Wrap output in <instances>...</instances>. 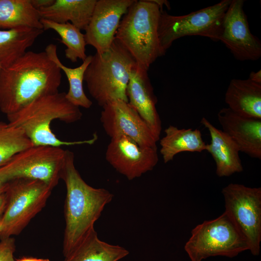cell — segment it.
<instances>
[{
	"mask_svg": "<svg viewBox=\"0 0 261 261\" xmlns=\"http://www.w3.org/2000/svg\"><path fill=\"white\" fill-rule=\"evenodd\" d=\"M61 71L46 53L26 51L0 70V111L14 113L36 99L58 92Z\"/></svg>",
	"mask_w": 261,
	"mask_h": 261,
	"instance_id": "obj_1",
	"label": "cell"
},
{
	"mask_svg": "<svg viewBox=\"0 0 261 261\" xmlns=\"http://www.w3.org/2000/svg\"><path fill=\"white\" fill-rule=\"evenodd\" d=\"M74 158L73 152L67 150L60 176L66 188L63 242L64 257L94 230L95 222L114 197L106 189L88 185L76 169Z\"/></svg>",
	"mask_w": 261,
	"mask_h": 261,
	"instance_id": "obj_2",
	"label": "cell"
},
{
	"mask_svg": "<svg viewBox=\"0 0 261 261\" xmlns=\"http://www.w3.org/2000/svg\"><path fill=\"white\" fill-rule=\"evenodd\" d=\"M83 114L79 107L70 102L65 92L44 95L33 100L18 111L7 115L8 123L20 128L34 145L55 147L93 144L98 136L76 141L59 139L50 128L56 119L70 124L80 120Z\"/></svg>",
	"mask_w": 261,
	"mask_h": 261,
	"instance_id": "obj_3",
	"label": "cell"
},
{
	"mask_svg": "<svg viewBox=\"0 0 261 261\" xmlns=\"http://www.w3.org/2000/svg\"><path fill=\"white\" fill-rule=\"evenodd\" d=\"M136 64L131 54L116 38L107 51L92 55L84 81L99 105L102 107L117 100L128 102L127 87L131 70Z\"/></svg>",
	"mask_w": 261,
	"mask_h": 261,
	"instance_id": "obj_4",
	"label": "cell"
},
{
	"mask_svg": "<svg viewBox=\"0 0 261 261\" xmlns=\"http://www.w3.org/2000/svg\"><path fill=\"white\" fill-rule=\"evenodd\" d=\"M161 12L150 0H136L122 17L115 35L136 63L147 70L161 57L158 33Z\"/></svg>",
	"mask_w": 261,
	"mask_h": 261,
	"instance_id": "obj_5",
	"label": "cell"
},
{
	"mask_svg": "<svg viewBox=\"0 0 261 261\" xmlns=\"http://www.w3.org/2000/svg\"><path fill=\"white\" fill-rule=\"evenodd\" d=\"M184 248L191 261H202L216 256L234 257L249 250V245L233 219L224 212L193 229Z\"/></svg>",
	"mask_w": 261,
	"mask_h": 261,
	"instance_id": "obj_6",
	"label": "cell"
},
{
	"mask_svg": "<svg viewBox=\"0 0 261 261\" xmlns=\"http://www.w3.org/2000/svg\"><path fill=\"white\" fill-rule=\"evenodd\" d=\"M231 1L222 0L182 15L161 11L158 30L161 56L165 55L174 41L186 36L199 35L219 41L223 19Z\"/></svg>",
	"mask_w": 261,
	"mask_h": 261,
	"instance_id": "obj_7",
	"label": "cell"
},
{
	"mask_svg": "<svg viewBox=\"0 0 261 261\" xmlns=\"http://www.w3.org/2000/svg\"><path fill=\"white\" fill-rule=\"evenodd\" d=\"M52 189L38 180L18 178L8 182L6 207L0 219V240L20 234L45 206Z\"/></svg>",
	"mask_w": 261,
	"mask_h": 261,
	"instance_id": "obj_8",
	"label": "cell"
},
{
	"mask_svg": "<svg viewBox=\"0 0 261 261\" xmlns=\"http://www.w3.org/2000/svg\"><path fill=\"white\" fill-rule=\"evenodd\" d=\"M66 152L60 147L33 145L0 167V179L4 182L18 178L38 180L53 189L60 179Z\"/></svg>",
	"mask_w": 261,
	"mask_h": 261,
	"instance_id": "obj_9",
	"label": "cell"
},
{
	"mask_svg": "<svg viewBox=\"0 0 261 261\" xmlns=\"http://www.w3.org/2000/svg\"><path fill=\"white\" fill-rule=\"evenodd\" d=\"M225 212L246 239L249 250L259 255L261 241V188L230 183L222 190Z\"/></svg>",
	"mask_w": 261,
	"mask_h": 261,
	"instance_id": "obj_10",
	"label": "cell"
},
{
	"mask_svg": "<svg viewBox=\"0 0 261 261\" xmlns=\"http://www.w3.org/2000/svg\"><path fill=\"white\" fill-rule=\"evenodd\" d=\"M102 108L100 121L111 138L124 136L141 146L157 148V141L148 125L128 102L115 100Z\"/></svg>",
	"mask_w": 261,
	"mask_h": 261,
	"instance_id": "obj_11",
	"label": "cell"
},
{
	"mask_svg": "<svg viewBox=\"0 0 261 261\" xmlns=\"http://www.w3.org/2000/svg\"><path fill=\"white\" fill-rule=\"evenodd\" d=\"M105 159L117 172L129 180L152 170L159 161L157 148L141 146L124 136L111 138Z\"/></svg>",
	"mask_w": 261,
	"mask_h": 261,
	"instance_id": "obj_12",
	"label": "cell"
},
{
	"mask_svg": "<svg viewBox=\"0 0 261 261\" xmlns=\"http://www.w3.org/2000/svg\"><path fill=\"white\" fill-rule=\"evenodd\" d=\"M244 3L243 0H232L223 19L219 41L236 59L254 61L261 57V42L249 29Z\"/></svg>",
	"mask_w": 261,
	"mask_h": 261,
	"instance_id": "obj_13",
	"label": "cell"
},
{
	"mask_svg": "<svg viewBox=\"0 0 261 261\" xmlns=\"http://www.w3.org/2000/svg\"><path fill=\"white\" fill-rule=\"evenodd\" d=\"M136 0H97L90 20L85 29L87 45L96 53L107 51L115 39L120 22Z\"/></svg>",
	"mask_w": 261,
	"mask_h": 261,
	"instance_id": "obj_14",
	"label": "cell"
},
{
	"mask_svg": "<svg viewBox=\"0 0 261 261\" xmlns=\"http://www.w3.org/2000/svg\"><path fill=\"white\" fill-rule=\"evenodd\" d=\"M148 70L137 64L131 70L126 89L129 103L145 121L157 142L161 131V121L156 105L157 99L148 77Z\"/></svg>",
	"mask_w": 261,
	"mask_h": 261,
	"instance_id": "obj_15",
	"label": "cell"
},
{
	"mask_svg": "<svg viewBox=\"0 0 261 261\" xmlns=\"http://www.w3.org/2000/svg\"><path fill=\"white\" fill-rule=\"evenodd\" d=\"M222 130L238 145L240 151L261 159V119L241 116L228 107L217 115Z\"/></svg>",
	"mask_w": 261,
	"mask_h": 261,
	"instance_id": "obj_16",
	"label": "cell"
},
{
	"mask_svg": "<svg viewBox=\"0 0 261 261\" xmlns=\"http://www.w3.org/2000/svg\"><path fill=\"white\" fill-rule=\"evenodd\" d=\"M201 123L208 130L210 143L205 150L212 156L216 163V173L218 177H228L243 171L239 156L240 149L236 143L222 130L215 127L203 117Z\"/></svg>",
	"mask_w": 261,
	"mask_h": 261,
	"instance_id": "obj_17",
	"label": "cell"
},
{
	"mask_svg": "<svg viewBox=\"0 0 261 261\" xmlns=\"http://www.w3.org/2000/svg\"><path fill=\"white\" fill-rule=\"evenodd\" d=\"M228 108L241 116L261 119V84L233 79L225 94Z\"/></svg>",
	"mask_w": 261,
	"mask_h": 261,
	"instance_id": "obj_18",
	"label": "cell"
},
{
	"mask_svg": "<svg viewBox=\"0 0 261 261\" xmlns=\"http://www.w3.org/2000/svg\"><path fill=\"white\" fill-rule=\"evenodd\" d=\"M97 0H55L50 6L37 10L41 19L58 23L71 24L86 29Z\"/></svg>",
	"mask_w": 261,
	"mask_h": 261,
	"instance_id": "obj_19",
	"label": "cell"
},
{
	"mask_svg": "<svg viewBox=\"0 0 261 261\" xmlns=\"http://www.w3.org/2000/svg\"><path fill=\"white\" fill-rule=\"evenodd\" d=\"M164 133L160 140V151L165 163L172 161L181 152H201L205 150L206 144L198 129H178L169 125L164 130Z\"/></svg>",
	"mask_w": 261,
	"mask_h": 261,
	"instance_id": "obj_20",
	"label": "cell"
},
{
	"mask_svg": "<svg viewBox=\"0 0 261 261\" xmlns=\"http://www.w3.org/2000/svg\"><path fill=\"white\" fill-rule=\"evenodd\" d=\"M129 254L122 246L101 240L94 229L64 257V261H118Z\"/></svg>",
	"mask_w": 261,
	"mask_h": 261,
	"instance_id": "obj_21",
	"label": "cell"
},
{
	"mask_svg": "<svg viewBox=\"0 0 261 261\" xmlns=\"http://www.w3.org/2000/svg\"><path fill=\"white\" fill-rule=\"evenodd\" d=\"M44 30L28 27L0 29V65L5 68L22 56Z\"/></svg>",
	"mask_w": 261,
	"mask_h": 261,
	"instance_id": "obj_22",
	"label": "cell"
},
{
	"mask_svg": "<svg viewBox=\"0 0 261 261\" xmlns=\"http://www.w3.org/2000/svg\"><path fill=\"white\" fill-rule=\"evenodd\" d=\"M48 58L53 61L65 74L69 84V89L66 93L67 100L79 107L88 109L91 107L92 102L85 94L83 89V81L85 71L90 63L92 55L87 56L79 66L72 68L66 66L59 60L57 54V46L50 44L45 48Z\"/></svg>",
	"mask_w": 261,
	"mask_h": 261,
	"instance_id": "obj_23",
	"label": "cell"
},
{
	"mask_svg": "<svg viewBox=\"0 0 261 261\" xmlns=\"http://www.w3.org/2000/svg\"><path fill=\"white\" fill-rule=\"evenodd\" d=\"M20 27L43 29L39 12L30 0H0V29Z\"/></svg>",
	"mask_w": 261,
	"mask_h": 261,
	"instance_id": "obj_24",
	"label": "cell"
},
{
	"mask_svg": "<svg viewBox=\"0 0 261 261\" xmlns=\"http://www.w3.org/2000/svg\"><path fill=\"white\" fill-rule=\"evenodd\" d=\"M41 22L44 30L51 29L59 35L60 42L66 46L65 55L67 58L72 62H76L78 59L83 61L86 58L87 44L85 34L81 30L70 22L58 23L45 19H41Z\"/></svg>",
	"mask_w": 261,
	"mask_h": 261,
	"instance_id": "obj_25",
	"label": "cell"
},
{
	"mask_svg": "<svg viewBox=\"0 0 261 261\" xmlns=\"http://www.w3.org/2000/svg\"><path fill=\"white\" fill-rule=\"evenodd\" d=\"M32 145L20 128L0 121V167L15 154Z\"/></svg>",
	"mask_w": 261,
	"mask_h": 261,
	"instance_id": "obj_26",
	"label": "cell"
},
{
	"mask_svg": "<svg viewBox=\"0 0 261 261\" xmlns=\"http://www.w3.org/2000/svg\"><path fill=\"white\" fill-rule=\"evenodd\" d=\"M15 250V239L10 237L0 241V261H15L14 253Z\"/></svg>",
	"mask_w": 261,
	"mask_h": 261,
	"instance_id": "obj_27",
	"label": "cell"
},
{
	"mask_svg": "<svg viewBox=\"0 0 261 261\" xmlns=\"http://www.w3.org/2000/svg\"><path fill=\"white\" fill-rule=\"evenodd\" d=\"M55 0H30L33 7L36 10L50 6Z\"/></svg>",
	"mask_w": 261,
	"mask_h": 261,
	"instance_id": "obj_28",
	"label": "cell"
},
{
	"mask_svg": "<svg viewBox=\"0 0 261 261\" xmlns=\"http://www.w3.org/2000/svg\"><path fill=\"white\" fill-rule=\"evenodd\" d=\"M7 203V198L5 192L0 193V219L4 212Z\"/></svg>",
	"mask_w": 261,
	"mask_h": 261,
	"instance_id": "obj_29",
	"label": "cell"
},
{
	"mask_svg": "<svg viewBox=\"0 0 261 261\" xmlns=\"http://www.w3.org/2000/svg\"><path fill=\"white\" fill-rule=\"evenodd\" d=\"M248 79L255 83L261 84V70L256 72H251L249 74Z\"/></svg>",
	"mask_w": 261,
	"mask_h": 261,
	"instance_id": "obj_30",
	"label": "cell"
},
{
	"mask_svg": "<svg viewBox=\"0 0 261 261\" xmlns=\"http://www.w3.org/2000/svg\"><path fill=\"white\" fill-rule=\"evenodd\" d=\"M152 2L157 4L160 8L161 11H162L163 5L167 6L168 9H170V5L167 0H150Z\"/></svg>",
	"mask_w": 261,
	"mask_h": 261,
	"instance_id": "obj_31",
	"label": "cell"
},
{
	"mask_svg": "<svg viewBox=\"0 0 261 261\" xmlns=\"http://www.w3.org/2000/svg\"><path fill=\"white\" fill-rule=\"evenodd\" d=\"M15 261H50V260L48 259H40L30 257H22L15 259Z\"/></svg>",
	"mask_w": 261,
	"mask_h": 261,
	"instance_id": "obj_32",
	"label": "cell"
},
{
	"mask_svg": "<svg viewBox=\"0 0 261 261\" xmlns=\"http://www.w3.org/2000/svg\"><path fill=\"white\" fill-rule=\"evenodd\" d=\"M7 182H4L0 179V193L5 192L7 188Z\"/></svg>",
	"mask_w": 261,
	"mask_h": 261,
	"instance_id": "obj_33",
	"label": "cell"
},
{
	"mask_svg": "<svg viewBox=\"0 0 261 261\" xmlns=\"http://www.w3.org/2000/svg\"><path fill=\"white\" fill-rule=\"evenodd\" d=\"M1 230V224L0 222V232Z\"/></svg>",
	"mask_w": 261,
	"mask_h": 261,
	"instance_id": "obj_34",
	"label": "cell"
},
{
	"mask_svg": "<svg viewBox=\"0 0 261 261\" xmlns=\"http://www.w3.org/2000/svg\"><path fill=\"white\" fill-rule=\"evenodd\" d=\"M1 69V66L0 65V70Z\"/></svg>",
	"mask_w": 261,
	"mask_h": 261,
	"instance_id": "obj_35",
	"label": "cell"
}]
</instances>
